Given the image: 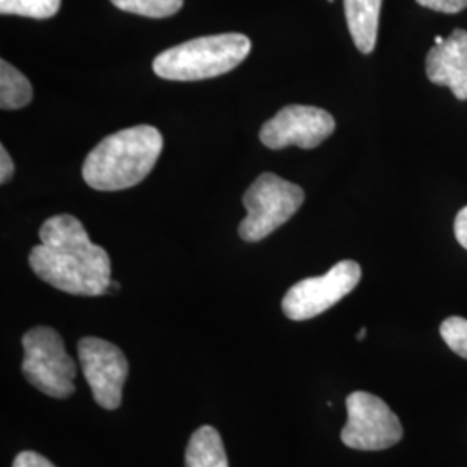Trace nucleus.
Wrapping results in <instances>:
<instances>
[{
	"instance_id": "obj_1",
	"label": "nucleus",
	"mask_w": 467,
	"mask_h": 467,
	"mask_svg": "<svg viewBox=\"0 0 467 467\" xmlns=\"http://www.w3.org/2000/svg\"><path fill=\"white\" fill-rule=\"evenodd\" d=\"M38 235L40 244L30 253V267L44 283L77 296L109 293V254L90 241L78 218L50 217Z\"/></svg>"
},
{
	"instance_id": "obj_2",
	"label": "nucleus",
	"mask_w": 467,
	"mask_h": 467,
	"mask_svg": "<svg viewBox=\"0 0 467 467\" xmlns=\"http://www.w3.org/2000/svg\"><path fill=\"white\" fill-rule=\"evenodd\" d=\"M163 150L161 132L137 125L108 135L85 160L82 175L96 191H123L140 184Z\"/></svg>"
},
{
	"instance_id": "obj_3",
	"label": "nucleus",
	"mask_w": 467,
	"mask_h": 467,
	"mask_svg": "<svg viewBox=\"0 0 467 467\" xmlns=\"http://www.w3.org/2000/svg\"><path fill=\"white\" fill-rule=\"evenodd\" d=\"M250 50L246 35H208L163 50L152 69L165 80L198 82L229 73L248 57Z\"/></svg>"
},
{
	"instance_id": "obj_4",
	"label": "nucleus",
	"mask_w": 467,
	"mask_h": 467,
	"mask_svg": "<svg viewBox=\"0 0 467 467\" xmlns=\"http://www.w3.org/2000/svg\"><path fill=\"white\" fill-rule=\"evenodd\" d=\"M305 192L300 185L284 181L275 173H262L243 196L248 212L239 225V235L246 243H258L275 233L301 208Z\"/></svg>"
},
{
	"instance_id": "obj_5",
	"label": "nucleus",
	"mask_w": 467,
	"mask_h": 467,
	"mask_svg": "<svg viewBox=\"0 0 467 467\" xmlns=\"http://www.w3.org/2000/svg\"><path fill=\"white\" fill-rule=\"evenodd\" d=\"M21 372L28 383L52 399L75 393L77 366L65 350L63 337L52 327L38 326L23 336Z\"/></svg>"
},
{
	"instance_id": "obj_6",
	"label": "nucleus",
	"mask_w": 467,
	"mask_h": 467,
	"mask_svg": "<svg viewBox=\"0 0 467 467\" xmlns=\"http://www.w3.org/2000/svg\"><path fill=\"white\" fill-rule=\"evenodd\" d=\"M348 420L341 441L353 451H386L403 436L400 419L386 401L366 391H355L347 399Z\"/></svg>"
},
{
	"instance_id": "obj_7",
	"label": "nucleus",
	"mask_w": 467,
	"mask_h": 467,
	"mask_svg": "<svg viewBox=\"0 0 467 467\" xmlns=\"http://www.w3.org/2000/svg\"><path fill=\"white\" fill-rule=\"evenodd\" d=\"M360 279V265L353 260H343L320 277L295 284L283 298L284 316L298 322L317 317L350 295Z\"/></svg>"
},
{
	"instance_id": "obj_8",
	"label": "nucleus",
	"mask_w": 467,
	"mask_h": 467,
	"mask_svg": "<svg viewBox=\"0 0 467 467\" xmlns=\"http://www.w3.org/2000/svg\"><path fill=\"white\" fill-rule=\"evenodd\" d=\"M78 360L96 401L106 410H117L129 376L125 353L117 345L90 336L78 343Z\"/></svg>"
},
{
	"instance_id": "obj_9",
	"label": "nucleus",
	"mask_w": 467,
	"mask_h": 467,
	"mask_svg": "<svg viewBox=\"0 0 467 467\" xmlns=\"http://www.w3.org/2000/svg\"><path fill=\"white\" fill-rule=\"evenodd\" d=\"M334 129L336 121L326 109L291 104L262 127L260 140L268 150H284L287 146L314 150L333 135Z\"/></svg>"
},
{
	"instance_id": "obj_10",
	"label": "nucleus",
	"mask_w": 467,
	"mask_h": 467,
	"mask_svg": "<svg viewBox=\"0 0 467 467\" xmlns=\"http://www.w3.org/2000/svg\"><path fill=\"white\" fill-rule=\"evenodd\" d=\"M430 82L449 87L459 100H467V32L453 30L443 44L434 46L426 57Z\"/></svg>"
},
{
	"instance_id": "obj_11",
	"label": "nucleus",
	"mask_w": 467,
	"mask_h": 467,
	"mask_svg": "<svg viewBox=\"0 0 467 467\" xmlns=\"http://www.w3.org/2000/svg\"><path fill=\"white\" fill-rule=\"evenodd\" d=\"M351 38L362 54H370L378 42L383 0H343Z\"/></svg>"
},
{
	"instance_id": "obj_12",
	"label": "nucleus",
	"mask_w": 467,
	"mask_h": 467,
	"mask_svg": "<svg viewBox=\"0 0 467 467\" xmlns=\"http://www.w3.org/2000/svg\"><path fill=\"white\" fill-rule=\"evenodd\" d=\"M185 467H229L222 436L213 426L196 430L185 449Z\"/></svg>"
},
{
	"instance_id": "obj_13",
	"label": "nucleus",
	"mask_w": 467,
	"mask_h": 467,
	"mask_svg": "<svg viewBox=\"0 0 467 467\" xmlns=\"http://www.w3.org/2000/svg\"><path fill=\"white\" fill-rule=\"evenodd\" d=\"M34 99V87L28 78L7 61H0V108L13 111L28 106Z\"/></svg>"
},
{
	"instance_id": "obj_14",
	"label": "nucleus",
	"mask_w": 467,
	"mask_h": 467,
	"mask_svg": "<svg viewBox=\"0 0 467 467\" xmlns=\"http://www.w3.org/2000/svg\"><path fill=\"white\" fill-rule=\"evenodd\" d=\"M111 4L125 13L160 19L179 13L184 0H111Z\"/></svg>"
},
{
	"instance_id": "obj_15",
	"label": "nucleus",
	"mask_w": 467,
	"mask_h": 467,
	"mask_svg": "<svg viewBox=\"0 0 467 467\" xmlns=\"http://www.w3.org/2000/svg\"><path fill=\"white\" fill-rule=\"evenodd\" d=\"M61 9V0H0V13L4 16L32 17V19H49L56 16Z\"/></svg>"
},
{
	"instance_id": "obj_16",
	"label": "nucleus",
	"mask_w": 467,
	"mask_h": 467,
	"mask_svg": "<svg viewBox=\"0 0 467 467\" xmlns=\"http://www.w3.org/2000/svg\"><path fill=\"white\" fill-rule=\"evenodd\" d=\"M440 334L453 353L467 360V318H445L440 326Z\"/></svg>"
},
{
	"instance_id": "obj_17",
	"label": "nucleus",
	"mask_w": 467,
	"mask_h": 467,
	"mask_svg": "<svg viewBox=\"0 0 467 467\" xmlns=\"http://www.w3.org/2000/svg\"><path fill=\"white\" fill-rule=\"evenodd\" d=\"M416 2L422 7L445 13V15H455L467 7V0H416Z\"/></svg>"
},
{
	"instance_id": "obj_18",
	"label": "nucleus",
	"mask_w": 467,
	"mask_h": 467,
	"mask_svg": "<svg viewBox=\"0 0 467 467\" xmlns=\"http://www.w3.org/2000/svg\"><path fill=\"white\" fill-rule=\"evenodd\" d=\"M13 467H56L49 459H46L44 455L36 453V451H26L17 453Z\"/></svg>"
},
{
	"instance_id": "obj_19",
	"label": "nucleus",
	"mask_w": 467,
	"mask_h": 467,
	"mask_svg": "<svg viewBox=\"0 0 467 467\" xmlns=\"http://www.w3.org/2000/svg\"><path fill=\"white\" fill-rule=\"evenodd\" d=\"M453 233H455V239L459 241V244L467 250V206L457 213L455 222H453Z\"/></svg>"
},
{
	"instance_id": "obj_20",
	"label": "nucleus",
	"mask_w": 467,
	"mask_h": 467,
	"mask_svg": "<svg viewBox=\"0 0 467 467\" xmlns=\"http://www.w3.org/2000/svg\"><path fill=\"white\" fill-rule=\"evenodd\" d=\"M15 175V163H13V158L11 154L7 152V150L2 146L0 148V182L5 184L13 179Z\"/></svg>"
},
{
	"instance_id": "obj_21",
	"label": "nucleus",
	"mask_w": 467,
	"mask_h": 467,
	"mask_svg": "<svg viewBox=\"0 0 467 467\" xmlns=\"http://www.w3.org/2000/svg\"><path fill=\"white\" fill-rule=\"evenodd\" d=\"M366 334H368V329H366V327H362V329L358 331V334H357V339H360V341H362V339L366 337Z\"/></svg>"
},
{
	"instance_id": "obj_22",
	"label": "nucleus",
	"mask_w": 467,
	"mask_h": 467,
	"mask_svg": "<svg viewBox=\"0 0 467 467\" xmlns=\"http://www.w3.org/2000/svg\"><path fill=\"white\" fill-rule=\"evenodd\" d=\"M443 42H445L443 36H436V38H434V44H436V46H440V44H443Z\"/></svg>"
},
{
	"instance_id": "obj_23",
	"label": "nucleus",
	"mask_w": 467,
	"mask_h": 467,
	"mask_svg": "<svg viewBox=\"0 0 467 467\" xmlns=\"http://www.w3.org/2000/svg\"><path fill=\"white\" fill-rule=\"evenodd\" d=\"M327 2H334V0H327Z\"/></svg>"
}]
</instances>
